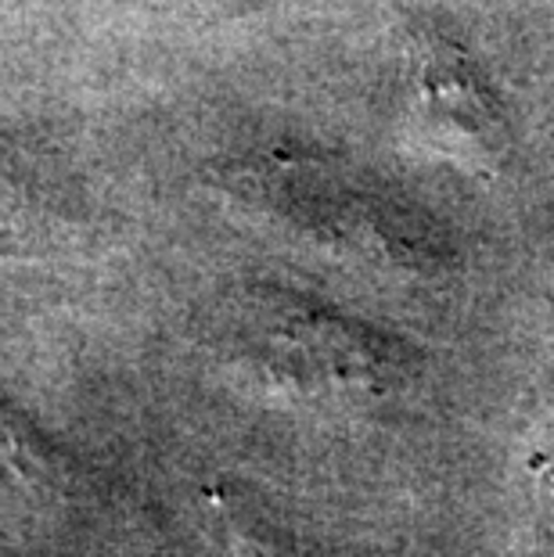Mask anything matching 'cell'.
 Returning a JSON list of instances; mask_svg holds the SVG:
<instances>
[{"label":"cell","instance_id":"cell-2","mask_svg":"<svg viewBox=\"0 0 554 557\" xmlns=\"http://www.w3.org/2000/svg\"><path fill=\"white\" fill-rule=\"evenodd\" d=\"M54 468L40 443L0 410V515H29L51 500Z\"/></svg>","mask_w":554,"mask_h":557},{"label":"cell","instance_id":"cell-1","mask_svg":"<svg viewBox=\"0 0 554 557\" xmlns=\"http://www.w3.org/2000/svg\"><path fill=\"white\" fill-rule=\"evenodd\" d=\"M410 112L415 129L443 156L493 162L501 120L461 51L443 40H418L410 51Z\"/></svg>","mask_w":554,"mask_h":557},{"label":"cell","instance_id":"cell-3","mask_svg":"<svg viewBox=\"0 0 554 557\" xmlns=\"http://www.w3.org/2000/svg\"><path fill=\"white\" fill-rule=\"evenodd\" d=\"M47 223V201L37 170L19 148L0 140V256L22 252Z\"/></svg>","mask_w":554,"mask_h":557}]
</instances>
